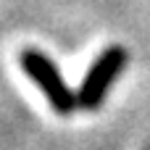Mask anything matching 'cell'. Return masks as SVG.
Returning <instances> with one entry per match:
<instances>
[{"label": "cell", "instance_id": "cell-1", "mask_svg": "<svg viewBox=\"0 0 150 150\" xmlns=\"http://www.w3.org/2000/svg\"><path fill=\"white\" fill-rule=\"evenodd\" d=\"M18 63H21V71L42 90V95L47 98V103L53 105L55 113L69 116V113L74 111L76 98H74V92L69 90V84L63 82L58 66H55L45 53H40V50H34V47H26V50L18 55Z\"/></svg>", "mask_w": 150, "mask_h": 150}, {"label": "cell", "instance_id": "cell-2", "mask_svg": "<svg viewBox=\"0 0 150 150\" xmlns=\"http://www.w3.org/2000/svg\"><path fill=\"white\" fill-rule=\"evenodd\" d=\"M127 66V50L121 45H111L105 47L98 61L90 66V71L84 74L82 79V87H79V95H76V103L87 111L98 108L105 98V92L111 90V84L116 82V76L121 74V69Z\"/></svg>", "mask_w": 150, "mask_h": 150}]
</instances>
